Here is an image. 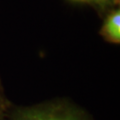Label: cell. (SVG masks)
Instances as JSON below:
<instances>
[{
    "instance_id": "cell-5",
    "label": "cell",
    "mask_w": 120,
    "mask_h": 120,
    "mask_svg": "<svg viewBox=\"0 0 120 120\" xmlns=\"http://www.w3.org/2000/svg\"><path fill=\"white\" fill-rule=\"evenodd\" d=\"M0 112H1V106H0Z\"/></svg>"
},
{
    "instance_id": "cell-4",
    "label": "cell",
    "mask_w": 120,
    "mask_h": 120,
    "mask_svg": "<svg viewBox=\"0 0 120 120\" xmlns=\"http://www.w3.org/2000/svg\"><path fill=\"white\" fill-rule=\"evenodd\" d=\"M76 1H85V0H76Z\"/></svg>"
},
{
    "instance_id": "cell-3",
    "label": "cell",
    "mask_w": 120,
    "mask_h": 120,
    "mask_svg": "<svg viewBox=\"0 0 120 120\" xmlns=\"http://www.w3.org/2000/svg\"><path fill=\"white\" fill-rule=\"evenodd\" d=\"M102 1H107V2H111V1H112V2L115 3L116 1H118V0H102Z\"/></svg>"
},
{
    "instance_id": "cell-2",
    "label": "cell",
    "mask_w": 120,
    "mask_h": 120,
    "mask_svg": "<svg viewBox=\"0 0 120 120\" xmlns=\"http://www.w3.org/2000/svg\"><path fill=\"white\" fill-rule=\"evenodd\" d=\"M101 35L108 42L118 44L120 42V10L116 9L108 15L101 28Z\"/></svg>"
},
{
    "instance_id": "cell-1",
    "label": "cell",
    "mask_w": 120,
    "mask_h": 120,
    "mask_svg": "<svg viewBox=\"0 0 120 120\" xmlns=\"http://www.w3.org/2000/svg\"><path fill=\"white\" fill-rule=\"evenodd\" d=\"M19 120H79L76 115L60 108H33L22 112Z\"/></svg>"
}]
</instances>
